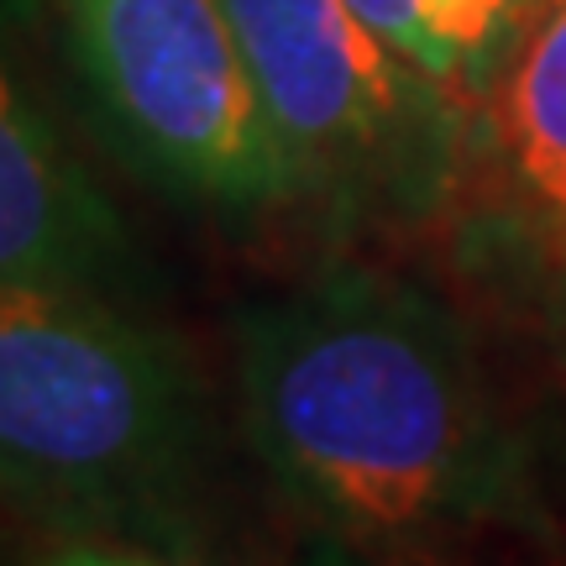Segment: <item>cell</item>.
Instances as JSON below:
<instances>
[{
    "label": "cell",
    "instance_id": "6da1fadb",
    "mask_svg": "<svg viewBox=\"0 0 566 566\" xmlns=\"http://www.w3.org/2000/svg\"><path fill=\"white\" fill-rule=\"evenodd\" d=\"M247 446L325 535L415 551L504 514L514 446L467 325L430 289L325 268L231 331Z\"/></svg>",
    "mask_w": 566,
    "mask_h": 566
},
{
    "label": "cell",
    "instance_id": "7a4b0ae2",
    "mask_svg": "<svg viewBox=\"0 0 566 566\" xmlns=\"http://www.w3.org/2000/svg\"><path fill=\"white\" fill-rule=\"evenodd\" d=\"M205 394L122 294L0 279V504L95 546L189 556Z\"/></svg>",
    "mask_w": 566,
    "mask_h": 566
},
{
    "label": "cell",
    "instance_id": "ba28073f",
    "mask_svg": "<svg viewBox=\"0 0 566 566\" xmlns=\"http://www.w3.org/2000/svg\"><path fill=\"white\" fill-rule=\"evenodd\" d=\"M53 566H184L179 556H158V551L137 546H95V541H74L53 556Z\"/></svg>",
    "mask_w": 566,
    "mask_h": 566
},
{
    "label": "cell",
    "instance_id": "277c9868",
    "mask_svg": "<svg viewBox=\"0 0 566 566\" xmlns=\"http://www.w3.org/2000/svg\"><path fill=\"white\" fill-rule=\"evenodd\" d=\"M95 122L142 179L210 216L294 205V174L221 0H48Z\"/></svg>",
    "mask_w": 566,
    "mask_h": 566
},
{
    "label": "cell",
    "instance_id": "3957f363",
    "mask_svg": "<svg viewBox=\"0 0 566 566\" xmlns=\"http://www.w3.org/2000/svg\"><path fill=\"white\" fill-rule=\"evenodd\" d=\"M294 200L409 221L436 210L462 158V95L399 59L352 0H221Z\"/></svg>",
    "mask_w": 566,
    "mask_h": 566
},
{
    "label": "cell",
    "instance_id": "8992f818",
    "mask_svg": "<svg viewBox=\"0 0 566 566\" xmlns=\"http://www.w3.org/2000/svg\"><path fill=\"white\" fill-rule=\"evenodd\" d=\"M483 158L504 247L566 279V0H546L488 90Z\"/></svg>",
    "mask_w": 566,
    "mask_h": 566
},
{
    "label": "cell",
    "instance_id": "5b68a950",
    "mask_svg": "<svg viewBox=\"0 0 566 566\" xmlns=\"http://www.w3.org/2000/svg\"><path fill=\"white\" fill-rule=\"evenodd\" d=\"M48 0H0V279L122 294L137 247L42 74Z\"/></svg>",
    "mask_w": 566,
    "mask_h": 566
},
{
    "label": "cell",
    "instance_id": "52a82bcc",
    "mask_svg": "<svg viewBox=\"0 0 566 566\" xmlns=\"http://www.w3.org/2000/svg\"><path fill=\"white\" fill-rule=\"evenodd\" d=\"M378 38L451 95H488L546 0H352Z\"/></svg>",
    "mask_w": 566,
    "mask_h": 566
}]
</instances>
